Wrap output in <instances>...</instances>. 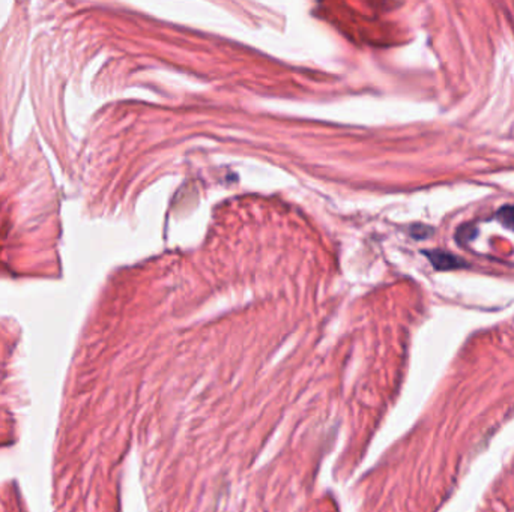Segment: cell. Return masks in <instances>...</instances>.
I'll return each instance as SVG.
<instances>
[{"mask_svg":"<svg viewBox=\"0 0 514 512\" xmlns=\"http://www.w3.org/2000/svg\"><path fill=\"white\" fill-rule=\"evenodd\" d=\"M411 235L414 236L415 239H424V238L432 235V230L428 227H424V226H415V227H412Z\"/></svg>","mask_w":514,"mask_h":512,"instance_id":"3957f363","label":"cell"},{"mask_svg":"<svg viewBox=\"0 0 514 512\" xmlns=\"http://www.w3.org/2000/svg\"><path fill=\"white\" fill-rule=\"evenodd\" d=\"M498 220H500L505 227L514 230V206H504L498 211Z\"/></svg>","mask_w":514,"mask_h":512,"instance_id":"7a4b0ae2","label":"cell"},{"mask_svg":"<svg viewBox=\"0 0 514 512\" xmlns=\"http://www.w3.org/2000/svg\"><path fill=\"white\" fill-rule=\"evenodd\" d=\"M426 257L430 260L433 268L439 270H451V269H461L466 268L468 263L463 259L457 257L454 254H450L445 251H424Z\"/></svg>","mask_w":514,"mask_h":512,"instance_id":"6da1fadb","label":"cell"}]
</instances>
